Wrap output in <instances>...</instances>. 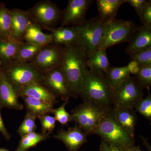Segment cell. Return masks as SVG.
<instances>
[{"instance_id":"obj_19","label":"cell","mask_w":151,"mask_h":151,"mask_svg":"<svg viewBox=\"0 0 151 151\" xmlns=\"http://www.w3.org/2000/svg\"><path fill=\"white\" fill-rule=\"evenodd\" d=\"M50 32L52 37V43L63 47L76 45L78 34L74 27L60 26Z\"/></svg>"},{"instance_id":"obj_41","label":"cell","mask_w":151,"mask_h":151,"mask_svg":"<svg viewBox=\"0 0 151 151\" xmlns=\"http://www.w3.org/2000/svg\"><path fill=\"white\" fill-rule=\"evenodd\" d=\"M1 63H0V68H1Z\"/></svg>"},{"instance_id":"obj_26","label":"cell","mask_w":151,"mask_h":151,"mask_svg":"<svg viewBox=\"0 0 151 151\" xmlns=\"http://www.w3.org/2000/svg\"><path fill=\"white\" fill-rule=\"evenodd\" d=\"M50 137V135L46 133L35 132L29 133L21 137L17 147L14 151H27Z\"/></svg>"},{"instance_id":"obj_5","label":"cell","mask_w":151,"mask_h":151,"mask_svg":"<svg viewBox=\"0 0 151 151\" xmlns=\"http://www.w3.org/2000/svg\"><path fill=\"white\" fill-rule=\"evenodd\" d=\"M104 21L98 15L81 24L73 26L78 34L76 45L84 52L88 58L99 49Z\"/></svg>"},{"instance_id":"obj_10","label":"cell","mask_w":151,"mask_h":151,"mask_svg":"<svg viewBox=\"0 0 151 151\" xmlns=\"http://www.w3.org/2000/svg\"><path fill=\"white\" fill-rule=\"evenodd\" d=\"M65 47L49 44L42 47L31 63L43 73L60 66Z\"/></svg>"},{"instance_id":"obj_2","label":"cell","mask_w":151,"mask_h":151,"mask_svg":"<svg viewBox=\"0 0 151 151\" xmlns=\"http://www.w3.org/2000/svg\"><path fill=\"white\" fill-rule=\"evenodd\" d=\"M88 58L77 45L65 47L60 67L67 81L71 97H78L81 83L89 70Z\"/></svg>"},{"instance_id":"obj_12","label":"cell","mask_w":151,"mask_h":151,"mask_svg":"<svg viewBox=\"0 0 151 151\" xmlns=\"http://www.w3.org/2000/svg\"><path fill=\"white\" fill-rule=\"evenodd\" d=\"M93 2L92 0H69L62 12L61 27L76 26L86 21V12Z\"/></svg>"},{"instance_id":"obj_23","label":"cell","mask_w":151,"mask_h":151,"mask_svg":"<svg viewBox=\"0 0 151 151\" xmlns=\"http://www.w3.org/2000/svg\"><path fill=\"white\" fill-rule=\"evenodd\" d=\"M24 102L27 112L33 113L37 116L52 113L53 105L46 102L26 96H20Z\"/></svg>"},{"instance_id":"obj_22","label":"cell","mask_w":151,"mask_h":151,"mask_svg":"<svg viewBox=\"0 0 151 151\" xmlns=\"http://www.w3.org/2000/svg\"><path fill=\"white\" fill-rule=\"evenodd\" d=\"M22 42L12 39H5L0 37L1 65L15 59L20 45Z\"/></svg>"},{"instance_id":"obj_33","label":"cell","mask_w":151,"mask_h":151,"mask_svg":"<svg viewBox=\"0 0 151 151\" xmlns=\"http://www.w3.org/2000/svg\"><path fill=\"white\" fill-rule=\"evenodd\" d=\"M39 119L42 126V133L49 134H52L56 126V120L54 117L48 114L42 115L37 117Z\"/></svg>"},{"instance_id":"obj_32","label":"cell","mask_w":151,"mask_h":151,"mask_svg":"<svg viewBox=\"0 0 151 151\" xmlns=\"http://www.w3.org/2000/svg\"><path fill=\"white\" fill-rule=\"evenodd\" d=\"M148 91L147 96L142 99L138 103L135 108L136 112L140 113L141 115L148 120H151V94Z\"/></svg>"},{"instance_id":"obj_21","label":"cell","mask_w":151,"mask_h":151,"mask_svg":"<svg viewBox=\"0 0 151 151\" xmlns=\"http://www.w3.org/2000/svg\"><path fill=\"white\" fill-rule=\"evenodd\" d=\"M40 46H44L52 42V37L50 34H46L42 31L37 26L30 23L24 37V41Z\"/></svg>"},{"instance_id":"obj_42","label":"cell","mask_w":151,"mask_h":151,"mask_svg":"<svg viewBox=\"0 0 151 151\" xmlns=\"http://www.w3.org/2000/svg\"><path fill=\"white\" fill-rule=\"evenodd\" d=\"M0 109H1V107H0Z\"/></svg>"},{"instance_id":"obj_29","label":"cell","mask_w":151,"mask_h":151,"mask_svg":"<svg viewBox=\"0 0 151 151\" xmlns=\"http://www.w3.org/2000/svg\"><path fill=\"white\" fill-rule=\"evenodd\" d=\"M37 118V116L35 114L27 112L23 121L17 130V132L21 137L29 133L35 132L37 129L36 124Z\"/></svg>"},{"instance_id":"obj_13","label":"cell","mask_w":151,"mask_h":151,"mask_svg":"<svg viewBox=\"0 0 151 151\" xmlns=\"http://www.w3.org/2000/svg\"><path fill=\"white\" fill-rule=\"evenodd\" d=\"M87 135L78 125L69 127L67 130L61 129L53 137L62 142L69 151H77L87 142Z\"/></svg>"},{"instance_id":"obj_3","label":"cell","mask_w":151,"mask_h":151,"mask_svg":"<svg viewBox=\"0 0 151 151\" xmlns=\"http://www.w3.org/2000/svg\"><path fill=\"white\" fill-rule=\"evenodd\" d=\"M1 70L18 95L23 86L35 82H41L42 78V73L30 63L16 60L1 65Z\"/></svg>"},{"instance_id":"obj_34","label":"cell","mask_w":151,"mask_h":151,"mask_svg":"<svg viewBox=\"0 0 151 151\" xmlns=\"http://www.w3.org/2000/svg\"><path fill=\"white\" fill-rule=\"evenodd\" d=\"M68 102H65L60 107L54 108L52 113L54 115V118L56 121L59 122L63 126L66 125L70 122V115L65 110V106Z\"/></svg>"},{"instance_id":"obj_8","label":"cell","mask_w":151,"mask_h":151,"mask_svg":"<svg viewBox=\"0 0 151 151\" xmlns=\"http://www.w3.org/2000/svg\"><path fill=\"white\" fill-rule=\"evenodd\" d=\"M143 89L138 84L134 76H130L116 88L112 92L113 107L134 109L143 99Z\"/></svg>"},{"instance_id":"obj_16","label":"cell","mask_w":151,"mask_h":151,"mask_svg":"<svg viewBox=\"0 0 151 151\" xmlns=\"http://www.w3.org/2000/svg\"><path fill=\"white\" fill-rule=\"evenodd\" d=\"M126 49L127 54H134L151 47V28L137 26Z\"/></svg>"},{"instance_id":"obj_24","label":"cell","mask_w":151,"mask_h":151,"mask_svg":"<svg viewBox=\"0 0 151 151\" xmlns=\"http://www.w3.org/2000/svg\"><path fill=\"white\" fill-rule=\"evenodd\" d=\"M126 0H97L99 16L103 19H115L118 10Z\"/></svg>"},{"instance_id":"obj_31","label":"cell","mask_w":151,"mask_h":151,"mask_svg":"<svg viewBox=\"0 0 151 151\" xmlns=\"http://www.w3.org/2000/svg\"><path fill=\"white\" fill-rule=\"evenodd\" d=\"M130 58L139 67L151 65V47L130 55Z\"/></svg>"},{"instance_id":"obj_9","label":"cell","mask_w":151,"mask_h":151,"mask_svg":"<svg viewBox=\"0 0 151 151\" xmlns=\"http://www.w3.org/2000/svg\"><path fill=\"white\" fill-rule=\"evenodd\" d=\"M93 105L83 103L71 111L70 122H74L86 134H93L106 113Z\"/></svg>"},{"instance_id":"obj_39","label":"cell","mask_w":151,"mask_h":151,"mask_svg":"<svg viewBox=\"0 0 151 151\" xmlns=\"http://www.w3.org/2000/svg\"><path fill=\"white\" fill-rule=\"evenodd\" d=\"M125 151H142L139 146H136L135 145L132 146L131 147L127 149Z\"/></svg>"},{"instance_id":"obj_15","label":"cell","mask_w":151,"mask_h":151,"mask_svg":"<svg viewBox=\"0 0 151 151\" xmlns=\"http://www.w3.org/2000/svg\"><path fill=\"white\" fill-rule=\"evenodd\" d=\"M19 96L3 75L0 68V107L22 110L24 105L19 101Z\"/></svg>"},{"instance_id":"obj_30","label":"cell","mask_w":151,"mask_h":151,"mask_svg":"<svg viewBox=\"0 0 151 151\" xmlns=\"http://www.w3.org/2000/svg\"><path fill=\"white\" fill-rule=\"evenodd\" d=\"M134 77L142 89L150 90L151 86V65L140 67Z\"/></svg>"},{"instance_id":"obj_27","label":"cell","mask_w":151,"mask_h":151,"mask_svg":"<svg viewBox=\"0 0 151 151\" xmlns=\"http://www.w3.org/2000/svg\"><path fill=\"white\" fill-rule=\"evenodd\" d=\"M12 14L4 3H0V37L12 39Z\"/></svg>"},{"instance_id":"obj_40","label":"cell","mask_w":151,"mask_h":151,"mask_svg":"<svg viewBox=\"0 0 151 151\" xmlns=\"http://www.w3.org/2000/svg\"><path fill=\"white\" fill-rule=\"evenodd\" d=\"M0 151H11L9 150L8 149L4 148H0Z\"/></svg>"},{"instance_id":"obj_14","label":"cell","mask_w":151,"mask_h":151,"mask_svg":"<svg viewBox=\"0 0 151 151\" xmlns=\"http://www.w3.org/2000/svg\"><path fill=\"white\" fill-rule=\"evenodd\" d=\"M110 114L122 129L134 138L137 117L134 109L113 107Z\"/></svg>"},{"instance_id":"obj_36","label":"cell","mask_w":151,"mask_h":151,"mask_svg":"<svg viewBox=\"0 0 151 151\" xmlns=\"http://www.w3.org/2000/svg\"><path fill=\"white\" fill-rule=\"evenodd\" d=\"M149 1L147 0H126V2L131 5L134 9L138 16H139L142 11L148 3Z\"/></svg>"},{"instance_id":"obj_6","label":"cell","mask_w":151,"mask_h":151,"mask_svg":"<svg viewBox=\"0 0 151 151\" xmlns=\"http://www.w3.org/2000/svg\"><path fill=\"white\" fill-rule=\"evenodd\" d=\"M100 136L102 141L119 147L124 151L135 145V140L116 122L110 114L106 113L101 119L95 132Z\"/></svg>"},{"instance_id":"obj_35","label":"cell","mask_w":151,"mask_h":151,"mask_svg":"<svg viewBox=\"0 0 151 151\" xmlns=\"http://www.w3.org/2000/svg\"><path fill=\"white\" fill-rule=\"evenodd\" d=\"M140 19L143 25L151 28V1H149L147 5L140 15Z\"/></svg>"},{"instance_id":"obj_37","label":"cell","mask_w":151,"mask_h":151,"mask_svg":"<svg viewBox=\"0 0 151 151\" xmlns=\"http://www.w3.org/2000/svg\"><path fill=\"white\" fill-rule=\"evenodd\" d=\"M100 151H125L123 149L119 147L113 145L111 144L104 142L101 141L100 145Z\"/></svg>"},{"instance_id":"obj_11","label":"cell","mask_w":151,"mask_h":151,"mask_svg":"<svg viewBox=\"0 0 151 151\" xmlns=\"http://www.w3.org/2000/svg\"><path fill=\"white\" fill-rule=\"evenodd\" d=\"M40 83L56 98L59 97L64 102H68L71 97L67 81L60 66L42 73Z\"/></svg>"},{"instance_id":"obj_25","label":"cell","mask_w":151,"mask_h":151,"mask_svg":"<svg viewBox=\"0 0 151 151\" xmlns=\"http://www.w3.org/2000/svg\"><path fill=\"white\" fill-rule=\"evenodd\" d=\"M105 74L113 89L126 81L131 76V73L127 65L123 67H110Z\"/></svg>"},{"instance_id":"obj_7","label":"cell","mask_w":151,"mask_h":151,"mask_svg":"<svg viewBox=\"0 0 151 151\" xmlns=\"http://www.w3.org/2000/svg\"><path fill=\"white\" fill-rule=\"evenodd\" d=\"M27 12L31 23L50 31L60 21L62 14L57 5L49 0L38 2Z\"/></svg>"},{"instance_id":"obj_38","label":"cell","mask_w":151,"mask_h":151,"mask_svg":"<svg viewBox=\"0 0 151 151\" xmlns=\"http://www.w3.org/2000/svg\"><path fill=\"white\" fill-rule=\"evenodd\" d=\"M1 109H0V132L1 133L6 140H9L11 138V135L6 129L5 126L4 124L1 114Z\"/></svg>"},{"instance_id":"obj_17","label":"cell","mask_w":151,"mask_h":151,"mask_svg":"<svg viewBox=\"0 0 151 151\" xmlns=\"http://www.w3.org/2000/svg\"><path fill=\"white\" fill-rule=\"evenodd\" d=\"M12 14L11 38L14 40L24 42V37L30 23L27 11L19 9L11 10Z\"/></svg>"},{"instance_id":"obj_20","label":"cell","mask_w":151,"mask_h":151,"mask_svg":"<svg viewBox=\"0 0 151 151\" xmlns=\"http://www.w3.org/2000/svg\"><path fill=\"white\" fill-rule=\"evenodd\" d=\"M87 65L89 70L97 74H105L110 67L106 50L99 49L88 58Z\"/></svg>"},{"instance_id":"obj_4","label":"cell","mask_w":151,"mask_h":151,"mask_svg":"<svg viewBox=\"0 0 151 151\" xmlns=\"http://www.w3.org/2000/svg\"><path fill=\"white\" fill-rule=\"evenodd\" d=\"M137 27L132 21L116 19L105 20L99 49L106 50L111 47L129 42Z\"/></svg>"},{"instance_id":"obj_1","label":"cell","mask_w":151,"mask_h":151,"mask_svg":"<svg viewBox=\"0 0 151 151\" xmlns=\"http://www.w3.org/2000/svg\"><path fill=\"white\" fill-rule=\"evenodd\" d=\"M113 90L105 74H97L89 70L81 83L78 96L83 103L108 112L113 107Z\"/></svg>"},{"instance_id":"obj_28","label":"cell","mask_w":151,"mask_h":151,"mask_svg":"<svg viewBox=\"0 0 151 151\" xmlns=\"http://www.w3.org/2000/svg\"><path fill=\"white\" fill-rule=\"evenodd\" d=\"M43 47L24 42L20 45L14 60L22 62H31Z\"/></svg>"},{"instance_id":"obj_18","label":"cell","mask_w":151,"mask_h":151,"mask_svg":"<svg viewBox=\"0 0 151 151\" xmlns=\"http://www.w3.org/2000/svg\"><path fill=\"white\" fill-rule=\"evenodd\" d=\"M19 96L33 97L53 105L58 102L54 94L40 82H35L23 86L20 90Z\"/></svg>"}]
</instances>
